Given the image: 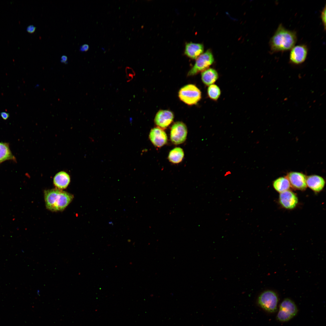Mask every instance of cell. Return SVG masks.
<instances>
[{
    "mask_svg": "<svg viewBox=\"0 0 326 326\" xmlns=\"http://www.w3.org/2000/svg\"><path fill=\"white\" fill-rule=\"evenodd\" d=\"M297 40L296 33L286 29L280 24L269 42L270 52L275 53L291 50Z\"/></svg>",
    "mask_w": 326,
    "mask_h": 326,
    "instance_id": "6da1fadb",
    "label": "cell"
},
{
    "mask_svg": "<svg viewBox=\"0 0 326 326\" xmlns=\"http://www.w3.org/2000/svg\"><path fill=\"white\" fill-rule=\"evenodd\" d=\"M44 194L46 208L54 212L64 210L74 197L72 194L57 188L45 190Z\"/></svg>",
    "mask_w": 326,
    "mask_h": 326,
    "instance_id": "7a4b0ae2",
    "label": "cell"
},
{
    "mask_svg": "<svg viewBox=\"0 0 326 326\" xmlns=\"http://www.w3.org/2000/svg\"><path fill=\"white\" fill-rule=\"evenodd\" d=\"M178 96L185 104L190 105L197 104L201 97L200 89L195 85L188 84L182 87L179 90Z\"/></svg>",
    "mask_w": 326,
    "mask_h": 326,
    "instance_id": "3957f363",
    "label": "cell"
},
{
    "mask_svg": "<svg viewBox=\"0 0 326 326\" xmlns=\"http://www.w3.org/2000/svg\"><path fill=\"white\" fill-rule=\"evenodd\" d=\"M278 302L277 294L270 290L263 292L259 296L258 299L260 306L265 311L271 313L276 310Z\"/></svg>",
    "mask_w": 326,
    "mask_h": 326,
    "instance_id": "277c9868",
    "label": "cell"
},
{
    "mask_svg": "<svg viewBox=\"0 0 326 326\" xmlns=\"http://www.w3.org/2000/svg\"><path fill=\"white\" fill-rule=\"evenodd\" d=\"M214 59L211 51L208 50L197 59L193 67L187 74L188 76L196 75L208 69L213 62Z\"/></svg>",
    "mask_w": 326,
    "mask_h": 326,
    "instance_id": "5b68a950",
    "label": "cell"
},
{
    "mask_svg": "<svg viewBox=\"0 0 326 326\" xmlns=\"http://www.w3.org/2000/svg\"><path fill=\"white\" fill-rule=\"evenodd\" d=\"M187 133L186 126L183 122L177 121L172 125L170 131V139L175 145L182 143L185 141Z\"/></svg>",
    "mask_w": 326,
    "mask_h": 326,
    "instance_id": "8992f818",
    "label": "cell"
},
{
    "mask_svg": "<svg viewBox=\"0 0 326 326\" xmlns=\"http://www.w3.org/2000/svg\"><path fill=\"white\" fill-rule=\"evenodd\" d=\"M286 176L291 187L293 189L301 191L306 189L307 176L301 172L291 171L288 173Z\"/></svg>",
    "mask_w": 326,
    "mask_h": 326,
    "instance_id": "52a82bcc",
    "label": "cell"
},
{
    "mask_svg": "<svg viewBox=\"0 0 326 326\" xmlns=\"http://www.w3.org/2000/svg\"><path fill=\"white\" fill-rule=\"evenodd\" d=\"M308 53V48L305 45L294 46L291 49L289 55L290 62L296 65L302 63L306 58Z\"/></svg>",
    "mask_w": 326,
    "mask_h": 326,
    "instance_id": "ba28073f",
    "label": "cell"
},
{
    "mask_svg": "<svg viewBox=\"0 0 326 326\" xmlns=\"http://www.w3.org/2000/svg\"><path fill=\"white\" fill-rule=\"evenodd\" d=\"M279 200L283 207L288 209L294 208L298 202L296 195L289 190L280 193Z\"/></svg>",
    "mask_w": 326,
    "mask_h": 326,
    "instance_id": "9c48e42d",
    "label": "cell"
},
{
    "mask_svg": "<svg viewBox=\"0 0 326 326\" xmlns=\"http://www.w3.org/2000/svg\"><path fill=\"white\" fill-rule=\"evenodd\" d=\"M174 119V114L171 111L160 110L155 115L154 122L158 127L164 129L171 124Z\"/></svg>",
    "mask_w": 326,
    "mask_h": 326,
    "instance_id": "30bf717a",
    "label": "cell"
},
{
    "mask_svg": "<svg viewBox=\"0 0 326 326\" xmlns=\"http://www.w3.org/2000/svg\"><path fill=\"white\" fill-rule=\"evenodd\" d=\"M149 138L150 140L155 146L161 147L167 142L168 138L165 132L159 127L152 129L150 132Z\"/></svg>",
    "mask_w": 326,
    "mask_h": 326,
    "instance_id": "8fae6325",
    "label": "cell"
},
{
    "mask_svg": "<svg viewBox=\"0 0 326 326\" xmlns=\"http://www.w3.org/2000/svg\"><path fill=\"white\" fill-rule=\"evenodd\" d=\"M306 184L307 187L312 191L318 193L323 189L325 184V181L321 176L312 175L307 176Z\"/></svg>",
    "mask_w": 326,
    "mask_h": 326,
    "instance_id": "7c38bea8",
    "label": "cell"
},
{
    "mask_svg": "<svg viewBox=\"0 0 326 326\" xmlns=\"http://www.w3.org/2000/svg\"><path fill=\"white\" fill-rule=\"evenodd\" d=\"M203 50L202 44L190 42L186 44L184 53L189 58L195 59L202 54Z\"/></svg>",
    "mask_w": 326,
    "mask_h": 326,
    "instance_id": "4fadbf2b",
    "label": "cell"
},
{
    "mask_svg": "<svg viewBox=\"0 0 326 326\" xmlns=\"http://www.w3.org/2000/svg\"><path fill=\"white\" fill-rule=\"evenodd\" d=\"M279 310L292 318L297 314L298 309L295 303L289 298H286L281 302Z\"/></svg>",
    "mask_w": 326,
    "mask_h": 326,
    "instance_id": "5bb4252c",
    "label": "cell"
},
{
    "mask_svg": "<svg viewBox=\"0 0 326 326\" xmlns=\"http://www.w3.org/2000/svg\"><path fill=\"white\" fill-rule=\"evenodd\" d=\"M70 181V177L66 172L61 171L57 173L53 178V183L58 189H66L69 185Z\"/></svg>",
    "mask_w": 326,
    "mask_h": 326,
    "instance_id": "9a60e30c",
    "label": "cell"
},
{
    "mask_svg": "<svg viewBox=\"0 0 326 326\" xmlns=\"http://www.w3.org/2000/svg\"><path fill=\"white\" fill-rule=\"evenodd\" d=\"M218 78L217 72L213 69H207L202 72L201 73L202 80L203 83L207 86L213 84Z\"/></svg>",
    "mask_w": 326,
    "mask_h": 326,
    "instance_id": "2e32d148",
    "label": "cell"
},
{
    "mask_svg": "<svg viewBox=\"0 0 326 326\" xmlns=\"http://www.w3.org/2000/svg\"><path fill=\"white\" fill-rule=\"evenodd\" d=\"M275 190L280 193L289 190L291 187L286 176L281 177L275 179L273 183Z\"/></svg>",
    "mask_w": 326,
    "mask_h": 326,
    "instance_id": "e0dca14e",
    "label": "cell"
},
{
    "mask_svg": "<svg viewBox=\"0 0 326 326\" xmlns=\"http://www.w3.org/2000/svg\"><path fill=\"white\" fill-rule=\"evenodd\" d=\"M184 155L183 149L177 147L174 148L170 152L168 158L170 162L174 164H178L182 161Z\"/></svg>",
    "mask_w": 326,
    "mask_h": 326,
    "instance_id": "ac0fdd59",
    "label": "cell"
},
{
    "mask_svg": "<svg viewBox=\"0 0 326 326\" xmlns=\"http://www.w3.org/2000/svg\"><path fill=\"white\" fill-rule=\"evenodd\" d=\"M8 160H14L15 158L7 143L0 142V163Z\"/></svg>",
    "mask_w": 326,
    "mask_h": 326,
    "instance_id": "d6986e66",
    "label": "cell"
},
{
    "mask_svg": "<svg viewBox=\"0 0 326 326\" xmlns=\"http://www.w3.org/2000/svg\"><path fill=\"white\" fill-rule=\"evenodd\" d=\"M207 94L210 98L213 100L216 101L219 98L221 94V90L218 86L215 84H212L209 85L208 88Z\"/></svg>",
    "mask_w": 326,
    "mask_h": 326,
    "instance_id": "ffe728a7",
    "label": "cell"
},
{
    "mask_svg": "<svg viewBox=\"0 0 326 326\" xmlns=\"http://www.w3.org/2000/svg\"><path fill=\"white\" fill-rule=\"evenodd\" d=\"M321 18L324 27V29H326V7L325 6L321 13Z\"/></svg>",
    "mask_w": 326,
    "mask_h": 326,
    "instance_id": "44dd1931",
    "label": "cell"
},
{
    "mask_svg": "<svg viewBox=\"0 0 326 326\" xmlns=\"http://www.w3.org/2000/svg\"><path fill=\"white\" fill-rule=\"evenodd\" d=\"M36 27L33 25L28 26L27 28V31L29 33H33L36 30Z\"/></svg>",
    "mask_w": 326,
    "mask_h": 326,
    "instance_id": "7402d4cb",
    "label": "cell"
},
{
    "mask_svg": "<svg viewBox=\"0 0 326 326\" xmlns=\"http://www.w3.org/2000/svg\"><path fill=\"white\" fill-rule=\"evenodd\" d=\"M89 48V46L87 44H85L80 47V51L82 52H86L88 50Z\"/></svg>",
    "mask_w": 326,
    "mask_h": 326,
    "instance_id": "603a6c76",
    "label": "cell"
},
{
    "mask_svg": "<svg viewBox=\"0 0 326 326\" xmlns=\"http://www.w3.org/2000/svg\"><path fill=\"white\" fill-rule=\"evenodd\" d=\"M0 115L2 118L5 120H7L9 117V113L4 112H1Z\"/></svg>",
    "mask_w": 326,
    "mask_h": 326,
    "instance_id": "cb8c5ba5",
    "label": "cell"
},
{
    "mask_svg": "<svg viewBox=\"0 0 326 326\" xmlns=\"http://www.w3.org/2000/svg\"><path fill=\"white\" fill-rule=\"evenodd\" d=\"M61 61L63 63H65L67 61L68 59V58L67 56L65 55H63L61 57Z\"/></svg>",
    "mask_w": 326,
    "mask_h": 326,
    "instance_id": "d4e9b609",
    "label": "cell"
}]
</instances>
